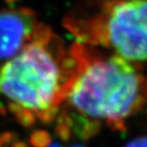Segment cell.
Returning <instances> with one entry per match:
<instances>
[{
  "label": "cell",
  "instance_id": "cell-3",
  "mask_svg": "<svg viewBox=\"0 0 147 147\" xmlns=\"http://www.w3.org/2000/svg\"><path fill=\"white\" fill-rule=\"evenodd\" d=\"M64 26L79 42L147 61V0H90L65 16Z\"/></svg>",
  "mask_w": 147,
  "mask_h": 147
},
{
  "label": "cell",
  "instance_id": "cell-10",
  "mask_svg": "<svg viewBox=\"0 0 147 147\" xmlns=\"http://www.w3.org/2000/svg\"><path fill=\"white\" fill-rule=\"evenodd\" d=\"M0 147H2V145H1V144H0Z\"/></svg>",
  "mask_w": 147,
  "mask_h": 147
},
{
  "label": "cell",
  "instance_id": "cell-1",
  "mask_svg": "<svg viewBox=\"0 0 147 147\" xmlns=\"http://www.w3.org/2000/svg\"><path fill=\"white\" fill-rule=\"evenodd\" d=\"M79 69L73 46L67 50L45 26L38 36L0 69V94L21 124L51 121L67 98Z\"/></svg>",
  "mask_w": 147,
  "mask_h": 147
},
{
  "label": "cell",
  "instance_id": "cell-8",
  "mask_svg": "<svg viewBox=\"0 0 147 147\" xmlns=\"http://www.w3.org/2000/svg\"><path fill=\"white\" fill-rule=\"evenodd\" d=\"M7 1H9V2H12V1H14V0H7Z\"/></svg>",
  "mask_w": 147,
  "mask_h": 147
},
{
  "label": "cell",
  "instance_id": "cell-7",
  "mask_svg": "<svg viewBox=\"0 0 147 147\" xmlns=\"http://www.w3.org/2000/svg\"><path fill=\"white\" fill-rule=\"evenodd\" d=\"M47 147H61L60 146V144H58V143H55V142H50L49 144H48Z\"/></svg>",
  "mask_w": 147,
  "mask_h": 147
},
{
  "label": "cell",
  "instance_id": "cell-4",
  "mask_svg": "<svg viewBox=\"0 0 147 147\" xmlns=\"http://www.w3.org/2000/svg\"><path fill=\"white\" fill-rule=\"evenodd\" d=\"M46 26L28 9L0 12V60H9L32 42Z\"/></svg>",
  "mask_w": 147,
  "mask_h": 147
},
{
  "label": "cell",
  "instance_id": "cell-2",
  "mask_svg": "<svg viewBox=\"0 0 147 147\" xmlns=\"http://www.w3.org/2000/svg\"><path fill=\"white\" fill-rule=\"evenodd\" d=\"M79 69L70 87L68 116L100 127L124 130L125 121L147 109V76L116 55H105L82 42L73 45Z\"/></svg>",
  "mask_w": 147,
  "mask_h": 147
},
{
  "label": "cell",
  "instance_id": "cell-9",
  "mask_svg": "<svg viewBox=\"0 0 147 147\" xmlns=\"http://www.w3.org/2000/svg\"><path fill=\"white\" fill-rule=\"evenodd\" d=\"M72 147H82V146H78V145H76V146H72Z\"/></svg>",
  "mask_w": 147,
  "mask_h": 147
},
{
  "label": "cell",
  "instance_id": "cell-5",
  "mask_svg": "<svg viewBox=\"0 0 147 147\" xmlns=\"http://www.w3.org/2000/svg\"><path fill=\"white\" fill-rule=\"evenodd\" d=\"M49 143V135L44 131L35 132L31 136V144L34 147H47Z\"/></svg>",
  "mask_w": 147,
  "mask_h": 147
},
{
  "label": "cell",
  "instance_id": "cell-6",
  "mask_svg": "<svg viewBox=\"0 0 147 147\" xmlns=\"http://www.w3.org/2000/svg\"><path fill=\"white\" fill-rule=\"evenodd\" d=\"M124 147H147V135L133 138L130 142L126 143Z\"/></svg>",
  "mask_w": 147,
  "mask_h": 147
}]
</instances>
